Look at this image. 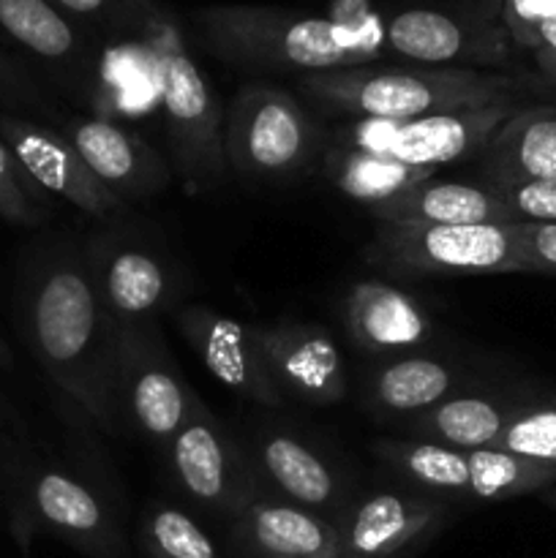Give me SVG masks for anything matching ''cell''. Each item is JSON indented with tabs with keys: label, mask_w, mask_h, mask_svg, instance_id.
<instances>
[{
	"label": "cell",
	"mask_w": 556,
	"mask_h": 558,
	"mask_svg": "<svg viewBox=\"0 0 556 558\" xmlns=\"http://www.w3.org/2000/svg\"><path fill=\"white\" fill-rule=\"evenodd\" d=\"M382 461L439 496H467L478 501H507L543 494L556 485V469L496 447L452 450L423 439H385L376 445Z\"/></svg>",
	"instance_id": "52a82bcc"
},
{
	"label": "cell",
	"mask_w": 556,
	"mask_h": 558,
	"mask_svg": "<svg viewBox=\"0 0 556 558\" xmlns=\"http://www.w3.org/2000/svg\"><path fill=\"white\" fill-rule=\"evenodd\" d=\"M532 396L534 392L510 396V392L494 390H456L434 409L412 417L409 430L418 439L452 447V450H483V447H494L516 409Z\"/></svg>",
	"instance_id": "603a6c76"
},
{
	"label": "cell",
	"mask_w": 556,
	"mask_h": 558,
	"mask_svg": "<svg viewBox=\"0 0 556 558\" xmlns=\"http://www.w3.org/2000/svg\"><path fill=\"white\" fill-rule=\"evenodd\" d=\"M385 54L434 69L501 71L516 44L501 0H423L392 9L379 22Z\"/></svg>",
	"instance_id": "277c9868"
},
{
	"label": "cell",
	"mask_w": 556,
	"mask_h": 558,
	"mask_svg": "<svg viewBox=\"0 0 556 558\" xmlns=\"http://www.w3.org/2000/svg\"><path fill=\"white\" fill-rule=\"evenodd\" d=\"M63 134L114 199L150 196L169 183L164 158L114 120L80 118Z\"/></svg>",
	"instance_id": "e0dca14e"
},
{
	"label": "cell",
	"mask_w": 556,
	"mask_h": 558,
	"mask_svg": "<svg viewBox=\"0 0 556 558\" xmlns=\"http://www.w3.org/2000/svg\"><path fill=\"white\" fill-rule=\"evenodd\" d=\"M142 3H145V0H142ZM147 5V3H145ZM150 9H156V5H150Z\"/></svg>",
	"instance_id": "b9f144b4"
},
{
	"label": "cell",
	"mask_w": 556,
	"mask_h": 558,
	"mask_svg": "<svg viewBox=\"0 0 556 558\" xmlns=\"http://www.w3.org/2000/svg\"><path fill=\"white\" fill-rule=\"evenodd\" d=\"M300 90L325 112L354 114L360 120H414L494 104H521L529 82L507 71L374 63L300 76Z\"/></svg>",
	"instance_id": "3957f363"
},
{
	"label": "cell",
	"mask_w": 556,
	"mask_h": 558,
	"mask_svg": "<svg viewBox=\"0 0 556 558\" xmlns=\"http://www.w3.org/2000/svg\"><path fill=\"white\" fill-rule=\"evenodd\" d=\"M256 461L265 477L276 485L289 499L303 510L322 512L336 507L338 501V477L327 466L319 452L311 450L305 441L294 436L273 430L262 436L256 445Z\"/></svg>",
	"instance_id": "d4e9b609"
},
{
	"label": "cell",
	"mask_w": 556,
	"mask_h": 558,
	"mask_svg": "<svg viewBox=\"0 0 556 558\" xmlns=\"http://www.w3.org/2000/svg\"><path fill=\"white\" fill-rule=\"evenodd\" d=\"M532 272L556 276V223H516Z\"/></svg>",
	"instance_id": "d6a6232c"
},
{
	"label": "cell",
	"mask_w": 556,
	"mask_h": 558,
	"mask_svg": "<svg viewBox=\"0 0 556 558\" xmlns=\"http://www.w3.org/2000/svg\"><path fill=\"white\" fill-rule=\"evenodd\" d=\"M25 85V80L20 76V71L5 60V54L0 52V90H20Z\"/></svg>",
	"instance_id": "d590c367"
},
{
	"label": "cell",
	"mask_w": 556,
	"mask_h": 558,
	"mask_svg": "<svg viewBox=\"0 0 556 558\" xmlns=\"http://www.w3.org/2000/svg\"><path fill=\"white\" fill-rule=\"evenodd\" d=\"M501 14L510 31L512 44L521 49L523 38L540 25V22L556 16V0H501Z\"/></svg>",
	"instance_id": "836d02e7"
},
{
	"label": "cell",
	"mask_w": 556,
	"mask_h": 558,
	"mask_svg": "<svg viewBox=\"0 0 556 558\" xmlns=\"http://www.w3.org/2000/svg\"><path fill=\"white\" fill-rule=\"evenodd\" d=\"M325 174L347 199L358 202L368 213L382 205H390L392 199L409 194L420 183L434 178V172H428V169L409 167L396 158L343 145L327 153Z\"/></svg>",
	"instance_id": "484cf974"
},
{
	"label": "cell",
	"mask_w": 556,
	"mask_h": 558,
	"mask_svg": "<svg viewBox=\"0 0 556 558\" xmlns=\"http://www.w3.org/2000/svg\"><path fill=\"white\" fill-rule=\"evenodd\" d=\"M0 140L11 147L38 189L60 196L76 210L87 216H109L123 205L98 183L63 131L31 123L16 114H0Z\"/></svg>",
	"instance_id": "5bb4252c"
},
{
	"label": "cell",
	"mask_w": 556,
	"mask_h": 558,
	"mask_svg": "<svg viewBox=\"0 0 556 558\" xmlns=\"http://www.w3.org/2000/svg\"><path fill=\"white\" fill-rule=\"evenodd\" d=\"M480 180L491 185L556 180V107L521 104L485 145Z\"/></svg>",
	"instance_id": "ffe728a7"
},
{
	"label": "cell",
	"mask_w": 556,
	"mask_h": 558,
	"mask_svg": "<svg viewBox=\"0 0 556 558\" xmlns=\"http://www.w3.org/2000/svg\"><path fill=\"white\" fill-rule=\"evenodd\" d=\"M47 216L49 199L0 140V218L16 227H38Z\"/></svg>",
	"instance_id": "f546056e"
},
{
	"label": "cell",
	"mask_w": 556,
	"mask_h": 558,
	"mask_svg": "<svg viewBox=\"0 0 556 558\" xmlns=\"http://www.w3.org/2000/svg\"><path fill=\"white\" fill-rule=\"evenodd\" d=\"M521 49H529V52H548V54H556V16H551V20L540 22L537 27H534L532 33H529L527 38H523Z\"/></svg>",
	"instance_id": "e575fe53"
},
{
	"label": "cell",
	"mask_w": 556,
	"mask_h": 558,
	"mask_svg": "<svg viewBox=\"0 0 556 558\" xmlns=\"http://www.w3.org/2000/svg\"><path fill=\"white\" fill-rule=\"evenodd\" d=\"M0 31L44 63L80 76L96 71L87 36L49 0H0Z\"/></svg>",
	"instance_id": "cb8c5ba5"
},
{
	"label": "cell",
	"mask_w": 556,
	"mask_h": 558,
	"mask_svg": "<svg viewBox=\"0 0 556 558\" xmlns=\"http://www.w3.org/2000/svg\"><path fill=\"white\" fill-rule=\"evenodd\" d=\"M49 3H55L69 16L101 25L104 31L120 33V36H129V33L147 36L153 25L161 20L158 11L142 0H49Z\"/></svg>",
	"instance_id": "4dcf8cb0"
},
{
	"label": "cell",
	"mask_w": 556,
	"mask_h": 558,
	"mask_svg": "<svg viewBox=\"0 0 556 558\" xmlns=\"http://www.w3.org/2000/svg\"><path fill=\"white\" fill-rule=\"evenodd\" d=\"M379 223H512L499 191L485 180H425L390 205L371 210Z\"/></svg>",
	"instance_id": "44dd1931"
},
{
	"label": "cell",
	"mask_w": 556,
	"mask_h": 558,
	"mask_svg": "<svg viewBox=\"0 0 556 558\" xmlns=\"http://www.w3.org/2000/svg\"><path fill=\"white\" fill-rule=\"evenodd\" d=\"M447 515L445 501L382 490L352 507L338 532V558H392L428 537Z\"/></svg>",
	"instance_id": "2e32d148"
},
{
	"label": "cell",
	"mask_w": 556,
	"mask_h": 558,
	"mask_svg": "<svg viewBox=\"0 0 556 558\" xmlns=\"http://www.w3.org/2000/svg\"><path fill=\"white\" fill-rule=\"evenodd\" d=\"M316 129L292 93L267 82L240 87L223 114L227 167L251 180L289 178L309 163Z\"/></svg>",
	"instance_id": "ba28073f"
},
{
	"label": "cell",
	"mask_w": 556,
	"mask_h": 558,
	"mask_svg": "<svg viewBox=\"0 0 556 558\" xmlns=\"http://www.w3.org/2000/svg\"><path fill=\"white\" fill-rule=\"evenodd\" d=\"M512 223H556V180L494 185Z\"/></svg>",
	"instance_id": "1f68e13d"
},
{
	"label": "cell",
	"mask_w": 556,
	"mask_h": 558,
	"mask_svg": "<svg viewBox=\"0 0 556 558\" xmlns=\"http://www.w3.org/2000/svg\"><path fill=\"white\" fill-rule=\"evenodd\" d=\"M114 381L120 417L158 445L172 441L196 403L153 322L120 327Z\"/></svg>",
	"instance_id": "30bf717a"
},
{
	"label": "cell",
	"mask_w": 556,
	"mask_h": 558,
	"mask_svg": "<svg viewBox=\"0 0 556 558\" xmlns=\"http://www.w3.org/2000/svg\"><path fill=\"white\" fill-rule=\"evenodd\" d=\"M352 341L371 354L412 352L434 336L428 311L387 281H358L343 303Z\"/></svg>",
	"instance_id": "d6986e66"
},
{
	"label": "cell",
	"mask_w": 556,
	"mask_h": 558,
	"mask_svg": "<svg viewBox=\"0 0 556 558\" xmlns=\"http://www.w3.org/2000/svg\"><path fill=\"white\" fill-rule=\"evenodd\" d=\"M140 543L147 558H221L200 523L172 505H156L145 512Z\"/></svg>",
	"instance_id": "83f0119b"
},
{
	"label": "cell",
	"mask_w": 556,
	"mask_h": 558,
	"mask_svg": "<svg viewBox=\"0 0 556 558\" xmlns=\"http://www.w3.org/2000/svg\"><path fill=\"white\" fill-rule=\"evenodd\" d=\"M540 499H543L545 507H551V510H556V485H554V488H545L543 494H540Z\"/></svg>",
	"instance_id": "74e56055"
},
{
	"label": "cell",
	"mask_w": 556,
	"mask_h": 558,
	"mask_svg": "<svg viewBox=\"0 0 556 558\" xmlns=\"http://www.w3.org/2000/svg\"><path fill=\"white\" fill-rule=\"evenodd\" d=\"M205 47L245 71L325 74L374 65L385 54L376 22L330 20L278 5H205L194 14Z\"/></svg>",
	"instance_id": "7a4b0ae2"
},
{
	"label": "cell",
	"mask_w": 556,
	"mask_h": 558,
	"mask_svg": "<svg viewBox=\"0 0 556 558\" xmlns=\"http://www.w3.org/2000/svg\"><path fill=\"white\" fill-rule=\"evenodd\" d=\"M534 63H537V71L540 76H543L545 85H548L551 90H556V54L534 52Z\"/></svg>",
	"instance_id": "8d00e7d4"
},
{
	"label": "cell",
	"mask_w": 556,
	"mask_h": 558,
	"mask_svg": "<svg viewBox=\"0 0 556 558\" xmlns=\"http://www.w3.org/2000/svg\"><path fill=\"white\" fill-rule=\"evenodd\" d=\"M256 332L265 368L281 396L316 407L347 396V371L330 332L314 325H276Z\"/></svg>",
	"instance_id": "9a60e30c"
},
{
	"label": "cell",
	"mask_w": 556,
	"mask_h": 558,
	"mask_svg": "<svg viewBox=\"0 0 556 558\" xmlns=\"http://www.w3.org/2000/svg\"><path fill=\"white\" fill-rule=\"evenodd\" d=\"M145 3H147V5H156V3H153V0H145Z\"/></svg>",
	"instance_id": "60d3db41"
},
{
	"label": "cell",
	"mask_w": 556,
	"mask_h": 558,
	"mask_svg": "<svg viewBox=\"0 0 556 558\" xmlns=\"http://www.w3.org/2000/svg\"><path fill=\"white\" fill-rule=\"evenodd\" d=\"M371 265L414 276H488L532 272L516 223H379Z\"/></svg>",
	"instance_id": "8992f818"
},
{
	"label": "cell",
	"mask_w": 556,
	"mask_h": 558,
	"mask_svg": "<svg viewBox=\"0 0 556 558\" xmlns=\"http://www.w3.org/2000/svg\"><path fill=\"white\" fill-rule=\"evenodd\" d=\"M178 327L194 347L205 368L229 392L256 407L278 409L283 396L273 385L259 349V332L243 322L223 316L207 305H183L178 311Z\"/></svg>",
	"instance_id": "4fadbf2b"
},
{
	"label": "cell",
	"mask_w": 556,
	"mask_h": 558,
	"mask_svg": "<svg viewBox=\"0 0 556 558\" xmlns=\"http://www.w3.org/2000/svg\"><path fill=\"white\" fill-rule=\"evenodd\" d=\"M456 385L458 368L434 357L407 354L376 371L371 379V401L387 414L418 417L452 396Z\"/></svg>",
	"instance_id": "4316f807"
},
{
	"label": "cell",
	"mask_w": 556,
	"mask_h": 558,
	"mask_svg": "<svg viewBox=\"0 0 556 558\" xmlns=\"http://www.w3.org/2000/svg\"><path fill=\"white\" fill-rule=\"evenodd\" d=\"M5 463H9V456H5V439L0 434V466H5Z\"/></svg>",
	"instance_id": "f35d334b"
},
{
	"label": "cell",
	"mask_w": 556,
	"mask_h": 558,
	"mask_svg": "<svg viewBox=\"0 0 556 558\" xmlns=\"http://www.w3.org/2000/svg\"><path fill=\"white\" fill-rule=\"evenodd\" d=\"M521 104L425 114L414 120H358L349 125L343 147L379 153L409 167L436 172L447 163L483 156L485 145Z\"/></svg>",
	"instance_id": "9c48e42d"
},
{
	"label": "cell",
	"mask_w": 556,
	"mask_h": 558,
	"mask_svg": "<svg viewBox=\"0 0 556 558\" xmlns=\"http://www.w3.org/2000/svg\"><path fill=\"white\" fill-rule=\"evenodd\" d=\"M238 532L259 558H338L336 523L289 501L254 499Z\"/></svg>",
	"instance_id": "7402d4cb"
},
{
	"label": "cell",
	"mask_w": 556,
	"mask_h": 558,
	"mask_svg": "<svg viewBox=\"0 0 556 558\" xmlns=\"http://www.w3.org/2000/svg\"><path fill=\"white\" fill-rule=\"evenodd\" d=\"M494 447L556 469V392L523 401Z\"/></svg>",
	"instance_id": "f1b7e54d"
},
{
	"label": "cell",
	"mask_w": 556,
	"mask_h": 558,
	"mask_svg": "<svg viewBox=\"0 0 556 558\" xmlns=\"http://www.w3.org/2000/svg\"><path fill=\"white\" fill-rule=\"evenodd\" d=\"M98 294L120 327L150 322L172 298V272L150 251L131 243L98 245L87 254Z\"/></svg>",
	"instance_id": "ac0fdd59"
},
{
	"label": "cell",
	"mask_w": 556,
	"mask_h": 558,
	"mask_svg": "<svg viewBox=\"0 0 556 558\" xmlns=\"http://www.w3.org/2000/svg\"><path fill=\"white\" fill-rule=\"evenodd\" d=\"M20 507L14 518L27 529H44L90 558H129V548L107 501L82 477L55 466H38L14 477Z\"/></svg>",
	"instance_id": "8fae6325"
},
{
	"label": "cell",
	"mask_w": 556,
	"mask_h": 558,
	"mask_svg": "<svg viewBox=\"0 0 556 558\" xmlns=\"http://www.w3.org/2000/svg\"><path fill=\"white\" fill-rule=\"evenodd\" d=\"M33 354L55 390L104 430H118L120 325L104 308L87 256L58 254L36 272L25 303Z\"/></svg>",
	"instance_id": "6da1fadb"
},
{
	"label": "cell",
	"mask_w": 556,
	"mask_h": 558,
	"mask_svg": "<svg viewBox=\"0 0 556 558\" xmlns=\"http://www.w3.org/2000/svg\"><path fill=\"white\" fill-rule=\"evenodd\" d=\"M167 447L180 488L200 505L240 518L256 499L249 461L238 441L200 398Z\"/></svg>",
	"instance_id": "7c38bea8"
},
{
	"label": "cell",
	"mask_w": 556,
	"mask_h": 558,
	"mask_svg": "<svg viewBox=\"0 0 556 558\" xmlns=\"http://www.w3.org/2000/svg\"><path fill=\"white\" fill-rule=\"evenodd\" d=\"M150 38V58L158 82V104L167 123L172 161L189 191L207 189L227 172L223 156V112L205 74L185 52L183 41L158 20Z\"/></svg>",
	"instance_id": "5b68a950"
},
{
	"label": "cell",
	"mask_w": 556,
	"mask_h": 558,
	"mask_svg": "<svg viewBox=\"0 0 556 558\" xmlns=\"http://www.w3.org/2000/svg\"><path fill=\"white\" fill-rule=\"evenodd\" d=\"M0 360H5V349H3V343H0Z\"/></svg>",
	"instance_id": "ab89813d"
}]
</instances>
